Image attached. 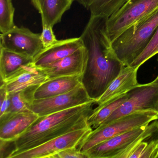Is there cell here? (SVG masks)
I'll use <instances>...</instances> for the list:
<instances>
[{
    "label": "cell",
    "instance_id": "1",
    "mask_svg": "<svg viewBox=\"0 0 158 158\" xmlns=\"http://www.w3.org/2000/svg\"><path fill=\"white\" fill-rule=\"evenodd\" d=\"M106 19L90 16L80 36L88 52L82 83L90 98L97 101L125 67L115 56L105 29Z\"/></svg>",
    "mask_w": 158,
    "mask_h": 158
},
{
    "label": "cell",
    "instance_id": "2",
    "mask_svg": "<svg viewBox=\"0 0 158 158\" xmlns=\"http://www.w3.org/2000/svg\"><path fill=\"white\" fill-rule=\"evenodd\" d=\"M94 104L95 101L39 117L14 140L15 149L10 158L69 132L90 126L88 118Z\"/></svg>",
    "mask_w": 158,
    "mask_h": 158
},
{
    "label": "cell",
    "instance_id": "3",
    "mask_svg": "<svg viewBox=\"0 0 158 158\" xmlns=\"http://www.w3.org/2000/svg\"><path fill=\"white\" fill-rule=\"evenodd\" d=\"M158 26V9L127 28L111 42L115 56L129 66L148 45Z\"/></svg>",
    "mask_w": 158,
    "mask_h": 158
},
{
    "label": "cell",
    "instance_id": "4",
    "mask_svg": "<svg viewBox=\"0 0 158 158\" xmlns=\"http://www.w3.org/2000/svg\"><path fill=\"white\" fill-rule=\"evenodd\" d=\"M158 120L157 112L138 111L123 116L106 125H101L87 135L78 146V149L85 152L97 144L136 127Z\"/></svg>",
    "mask_w": 158,
    "mask_h": 158
},
{
    "label": "cell",
    "instance_id": "5",
    "mask_svg": "<svg viewBox=\"0 0 158 158\" xmlns=\"http://www.w3.org/2000/svg\"><path fill=\"white\" fill-rule=\"evenodd\" d=\"M158 9V0H127L105 21L111 43L127 28Z\"/></svg>",
    "mask_w": 158,
    "mask_h": 158
},
{
    "label": "cell",
    "instance_id": "6",
    "mask_svg": "<svg viewBox=\"0 0 158 158\" xmlns=\"http://www.w3.org/2000/svg\"><path fill=\"white\" fill-rule=\"evenodd\" d=\"M128 93V97L126 101L101 125L107 124L118 118L138 111L157 112L158 76L152 82L148 84H139Z\"/></svg>",
    "mask_w": 158,
    "mask_h": 158
},
{
    "label": "cell",
    "instance_id": "7",
    "mask_svg": "<svg viewBox=\"0 0 158 158\" xmlns=\"http://www.w3.org/2000/svg\"><path fill=\"white\" fill-rule=\"evenodd\" d=\"M94 101L89 96L86 89L81 83L66 93L47 98L35 99L30 110L40 117Z\"/></svg>",
    "mask_w": 158,
    "mask_h": 158
},
{
    "label": "cell",
    "instance_id": "8",
    "mask_svg": "<svg viewBox=\"0 0 158 158\" xmlns=\"http://www.w3.org/2000/svg\"><path fill=\"white\" fill-rule=\"evenodd\" d=\"M92 130L90 126L74 130L21 152L14 158H52L54 155L64 150L77 148L85 137Z\"/></svg>",
    "mask_w": 158,
    "mask_h": 158
},
{
    "label": "cell",
    "instance_id": "9",
    "mask_svg": "<svg viewBox=\"0 0 158 158\" xmlns=\"http://www.w3.org/2000/svg\"><path fill=\"white\" fill-rule=\"evenodd\" d=\"M0 48L35 58L44 49L41 34L33 33L26 27L16 26L5 34H1Z\"/></svg>",
    "mask_w": 158,
    "mask_h": 158
},
{
    "label": "cell",
    "instance_id": "10",
    "mask_svg": "<svg viewBox=\"0 0 158 158\" xmlns=\"http://www.w3.org/2000/svg\"><path fill=\"white\" fill-rule=\"evenodd\" d=\"M149 124L136 127L97 144L86 152L88 158H118L145 130Z\"/></svg>",
    "mask_w": 158,
    "mask_h": 158
},
{
    "label": "cell",
    "instance_id": "11",
    "mask_svg": "<svg viewBox=\"0 0 158 158\" xmlns=\"http://www.w3.org/2000/svg\"><path fill=\"white\" fill-rule=\"evenodd\" d=\"M88 52L84 47L64 59L40 68L49 79L61 77L83 75L87 65Z\"/></svg>",
    "mask_w": 158,
    "mask_h": 158
},
{
    "label": "cell",
    "instance_id": "12",
    "mask_svg": "<svg viewBox=\"0 0 158 158\" xmlns=\"http://www.w3.org/2000/svg\"><path fill=\"white\" fill-rule=\"evenodd\" d=\"M139 67L125 66L120 74L112 81L103 94L95 101L100 109L127 94L139 85L137 79V71Z\"/></svg>",
    "mask_w": 158,
    "mask_h": 158
},
{
    "label": "cell",
    "instance_id": "13",
    "mask_svg": "<svg viewBox=\"0 0 158 158\" xmlns=\"http://www.w3.org/2000/svg\"><path fill=\"white\" fill-rule=\"evenodd\" d=\"M39 117L33 112L5 114L0 117V139L15 140Z\"/></svg>",
    "mask_w": 158,
    "mask_h": 158
},
{
    "label": "cell",
    "instance_id": "14",
    "mask_svg": "<svg viewBox=\"0 0 158 158\" xmlns=\"http://www.w3.org/2000/svg\"><path fill=\"white\" fill-rule=\"evenodd\" d=\"M81 37L58 40L55 44L44 48L34 59L38 67L53 63L71 55L84 47Z\"/></svg>",
    "mask_w": 158,
    "mask_h": 158
},
{
    "label": "cell",
    "instance_id": "15",
    "mask_svg": "<svg viewBox=\"0 0 158 158\" xmlns=\"http://www.w3.org/2000/svg\"><path fill=\"white\" fill-rule=\"evenodd\" d=\"M48 79V76L36 66L33 62L5 81L1 82L5 85L8 92L10 93L32 86L41 85Z\"/></svg>",
    "mask_w": 158,
    "mask_h": 158
},
{
    "label": "cell",
    "instance_id": "16",
    "mask_svg": "<svg viewBox=\"0 0 158 158\" xmlns=\"http://www.w3.org/2000/svg\"><path fill=\"white\" fill-rule=\"evenodd\" d=\"M82 76L61 77L48 79L37 89L35 99L47 98L69 92L82 83Z\"/></svg>",
    "mask_w": 158,
    "mask_h": 158
},
{
    "label": "cell",
    "instance_id": "17",
    "mask_svg": "<svg viewBox=\"0 0 158 158\" xmlns=\"http://www.w3.org/2000/svg\"><path fill=\"white\" fill-rule=\"evenodd\" d=\"M1 81L9 77L34 62V59L27 55L0 48Z\"/></svg>",
    "mask_w": 158,
    "mask_h": 158
},
{
    "label": "cell",
    "instance_id": "18",
    "mask_svg": "<svg viewBox=\"0 0 158 158\" xmlns=\"http://www.w3.org/2000/svg\"><path fill=\"white\" fill-rule=\"evenodd\" d=\"M73 0H40L42 24L53 27L60 23L64 14L71 9Z\"/></svg>",
    "mask_w": 158,
    "mask_h": 158
},
{
    "label": "cell",
    "instance_id": "19",
    "mask_svg": "<svg viewBox=\"0 0 158 158\" xmlns=\"http://www.w3.org/2000/svg\"><path fill=\"white\" fill-rule=\"evenodd\" d=\"M89 11L90 16L108 19L127 0H73Z\"/></svg>",
    "mask_w": 158,
    "mask_h": 158
},
{
    "label": "cell",
    "instance_id": "20",
    "mask_svg": "<svg viewBox=\"0 0 158 158\" xmlns=\"http://www.w3.org/2000/svg\"><path fill=\"white\" fill-rule=\"evenodd\" d=\"M158 134V120L149 124L145 130L118 158H141L150 140Z\"/></svg>",
    "mask_w": 158,
    "mask_h": 158
},
{
    "label": "cell",
    "instance_id": "21",
    "mask_svg": "<svg viewBox=\"0 0 158 158\" xmlns=\"http://www.w3.org/2000/svg\"><path fill=\"white\" fill-rule=\"evenodd\" d=\"M39 86H32L17 92L9 93L10 102L6 113L32 112L30 107L35 100V93Z\"/></svg>",
    "mask_w": 158,
    "mask_h": 158
},
{
    "label": "cell",
    "instance_id": "22",
    "mask_svg": "<svg viewBox=\"0 0 158 158\" xmlns=\"http://www.w3.org/2000/svg\"><path fill=\"white\" fill-rule=\"evenodd\" d=\"M128 93L116 100L106 104L100 109H94L88 118V124L92 129L97 128L102 124L116 109H118L127 99Z\"/></svg>",
    "mask_w": 158,
    "mask_h": 158
},
{
    "label": "cell",
    "instance_id": "23",
    "mask_svg": "<svg viewBox=\"0 0 158 158\" xmlns=\"http://www.w3.org/2000/svg\"><path fill=\"white\" fill-rule=\"evenodd\" d=\"M15 8L12 0H0V32L5 34L16 27L14 23Z\"/></svg>",
    "mask_w": 158,
    "mask_h": 158
},
{
    "label": "cell",
    "instance_id": "24",
    "mask_svg": "<svg viewBox=\"0 0 158 158\" xmlns=\"http://www.w3.org/2000/svg\"><path fill=\"white\" fill-rule=\"evenodd\" d=\"M158 53V26L144 50L129 66L139 67Z\"/></svg>",
    "mask_w": 158,
    "mask_h": 158
},
{
    "label": "cell",
    "instance_id": "25",
    "mask_svg": "<svg viewBox=\"0 0 158 158\" xmlns=\"http://www.w3.org/2000/svg\"><path fill=\"white\" fill-rule=\"evenodd\" d=\"M41 39L44 48L50 47L58 40L54 35L53 27L48 25L42 26Z\"/></svg>",
    "mask_w": 158,
    "mask_h": 158
},
{
    "label": "cell",
    "instance_id": "26",
    "mask_svg": "<svg viewBox=\"0 0 158 158\" xmlns=\"http://www.w3.org/2000/svg\"><path fill=\"white\" fill-rule=\"evenodd\" d=\"M10 102V94L5 85L1 84L0 87V117L8 111Z\"/></svg>",
    "mask_w": 158,
    "mask_h": 158
},
{
    "label": "cell",
    "instance_id": "27",
    "mask_svg": "<svg viewBox=\"0 0 158 158\" xmlns=\"http://www.w3.org/2000/svg\"><path fill=\"white\" fill-rule=\"evenodd\" d=\"M88 158L86 152H80L77 148L66 149L57 153L52 158Z\"/></svg>",
    "mask_w": 158,
    "mask_h": 158
},
{
    "label": "cell",
    "instance_id": "28",
    "mask_svg": "<svg viewBox=\"0 0 158 158\" xmlns=\"http://www.w3.org/2000/svg\"><path fill=\"white\" fill-rule=\"evenodd\" d=\"M15 149L14 140L0 139V157L10 158Z\"/></svg>",
    "mask_w": 158,
    "mask_h": 158
},
{
    "label": "cell",
    "instance_id": "29",
    "mask_svg": "<svg viewBox=\"0 0 158 158\" xmlns=\"http://www.w3.org/2000/svg\"><path fill=\"white\" fill-rule=\"evenodd\" d=\"M31 2L35 8L40 13V0H31Z\"/></svg>",
    "mask_w": 158,
    "mask_h": 158
},
{
    "label": "cell",
    "instance_id": "30",
    "mask_svg": "<svg viewBox=\"0 0 158 158\" xmlns=\"http://www.w3.org/2000/svg\"><path fill=\"white\" fill-rule=\"evenodd\" d=\"M157 112H158V108H157Z\"/></svg>",
    "mask_w": 158,
    "mask_h": 158
},
{
    "label": "cell",
    "instance_id": "31",
    "mask_svg": "<svg viewBox=\"0 0 158 158\" xmlns=\"http://www.w3.org/2000/svg\"></svg>",
    "mask_w": 158,
    "mask_h": 158
}]
</instances>
